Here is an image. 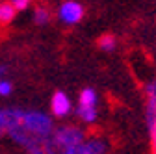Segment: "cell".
I'll return each instance as SVG.
<instances>
[{"label": "cell", "instance_id": "obj_1", "mask_svg": "<svg viewBox=\"0 0 156 154\" xmlns=\"http://www.w3.org/2000/svg\"><path fill=\"white\" fill-rule=\"evenodd\" d=\"M8 136L26 150H35L43 147V143L54 132V121L45 111L8 108Z\"/></svg>", "mask_w": 156, "mask_h": 154}, {"label": "cell", "instance_id": "obj_2", "mask_svg": "<svg viewBox=\"0 0 156 154\" xmlns=\"http://www.w3.org/2000/svg\"><path fill=\"white\" fill-rule=\"evenodd\" d=\"M86 139V132L74 124H65L60 128H54L50 138L43 143L47 154H63L69 149H74Z\"/></svg>", "mask_w": 156, "mask_h": 154}, {"label": "cell", "instance_id": "obj_3", "mask_svg": "<svg viewBox=\"0 0 156 154\" xmlns=\"http://www.w3.org/2000/svg\"><path fill=\"white\" fill-rule=\"evenodd\" d=\"M58 19L67 26H74L84 19V6L76 0H65L58 8Z\"/></svg>", "mask_w": 156, "mask_h": 154}, {"label": "cell", "instance_id": "obj_4", "mask_svg": "<svg viewBox=\"0 0 156 154\" xmlns=\"http://www.w3.org/2000/svg\"><path fill=\"white\" fill-rule=\"evenodd\" d=\"M106 150H108V145L104 139L93 138V139H84L80 145L65 150L63 154H106Z\"/></svg>", "mask_w": 156, "mask_h": 154}, {"label": "cell", "instance_id": "obj_5", "mask_svg": "<svg viewBox=\"0 0 156 154\" xmlns=\"http://www.w3.org/2000/svg\"><path fill=\"white\" fill-rule=\"evenodd\" d=\"M50 111L58 119L67 117V115L73 111V102L69 99V95L63 93V91H56L52 95V99H50Z\"/></svg>", "mask_w": 156, "mask_h": 154}, {"label": "cell", "instance_id": "obj_6", "mask_svg": "<svg viewBox=\"0 0 156 154\" xmlns=\"http://www.w3.org/2000/svg\"><path fill=\"white\" fill-rule=\"evenodd\" d=\"M145 93H147L145 121H147V128H151L152 124H156V93H152V91H145Z\"/></svg>", "mask_w": 156, "mask_h": 154}, {"label": "cell", "instance_id": "obj_7", "mask_svg": "<svg viewBox=\"0 0 156 154\" xmlns=\"http://www.w3.org/2000/svg\"><path fill=\"white\" fill-rule=\"evenodd\" d=\"M76 117L80 119L86 124H93L99 117V111H97V106H76Z\"/></svg>", "mask_w": 156, "mask_h": 154}, {"label": "cell", "instance_id": "obj_8", "mask_svg": "<svg viewBox=\"0 0 156 154\" xmlns=\"http://www.w3.org/2000/svg\"><path fill=\"white\" fill-rule=\"evenodd\" d=\"M17 17V8L9 2V0H6V2H0V24H9L13 23V19Z\"/></svg>", "mask_w": 156, "mask_h": 154}, {"label": "cell", "instance_id": "obj_9", "mask_svg": "<svg viewBox=\"0 0 156 154\" xmlns=\"http://www.w3.org/2000/svg\"><path fill=\"white\" fill-rule=\"evenodd\" d=\"M50 19H52V15H50V9L47 6L39 4V6L34 8V23L37 26H47L50 23Z\"/></svg>", "mask_w": 156, "mask_h": 154}, {"label": "cell", "instance_id": "obj_10", "mask_svg": "<svg viewBox=\"0 0 156 154\" xmlns=\"http://www.w3.org/2000/svg\"><path fill=\"white\" fill-rule=\"evenodd\" d=\"M97 102H99V95L91 87L82 89L80 95H78V104L80 106H97Z\"/></svg>", "mask_w": 156, "mask_h": 154}, {"label": "cell", "instance_id": "obj_11", "mask_svg": "<svg viewBox=\"0 0 156 154\" xmlns=\"http://www.w3.org/2000/svg\"><path fill=\"white\" fill-rule=\"evenodd\" d=\"M97 45H99V48L102 52H112L115 48V45H117V39L112 33H102L99 39H97Z\"/></svg>", "mask_w": 156, "mask_h": 154}, {"label": "cell", "instance_id": "obj_12", "mask_svg": "<svg viewBox=\"0 0 156 154\" xmlns=\"http://www.w3.org/2000/svg\"><path fill=\"white\" fill-rule=\"evenodd\" d=\"M13 93V84L8 80V78H0V97L6 99Z\"/></svg>", "mask_w": 156, "mask_h": 154}, {"label": "cell", "instance_id": "obj_13", "mask_svg": "<svg viewBox=\"0 0 156 154\" xmlns=\"http://www.w3.org/2000/svg\"><path fill=\"white\" fill-rule=\"evenodd\" d=\"M8 123H9L8 108H0V136H6V132H8Z\"/></svg>", "mask_w": 156, "mask_h": 154}, {"label": "cell", "instance_id": "obj_14", "mask_svg": "<svg viewBox=\"0 0 156 154\" xmlns=\"http://www.w3.org/2000/svg\"><path fill=\"white\" fill-rule=\"evenodd\" d=\"M9 2L17 8V11H24V9H28L32 6L34 0H9Z\"/></svg>", "mask_w": 156, "mask_h": 154}, {"label": "cell", "instance_id": "obj_15", "mask_svg": "<svg viewBox=\"0 0 156 154\" xmlns=\"http://www.w3.org/2000/svg\"><path fill=\"white\" fill-rule=\"evenodd\" d=\"M149 134H151V150H152V154H156V124H152L149 128Z\"/></svg>", "mask_w": 156, "mask_h": 154}, {"label": "cell", "instance_id": "obj_16", "mask_svg": "<svg viewBox=\"0 0 156 154\" xmlns=\"http://www.w3.org/2000/svg\"><path fill=\"white\" fill-rule=\"evenodd\" d=\"M8 65H4V63H0V78H6L8 76Z\"/></svg>", "mask_w": 156, "mask_h": 154}, {"label": "cell", "instance_id": "obj_17", "mask_svg": "<svg viewBox=\"0 0 156 154\" xmlns=\"http://www.w3.org/2000/svg\"><path fill=\"white\" fill-rule=\"evenodd\" d=\"M145 91H152V93H156V80H154V82H151V84H147Z\"/></svg>", "mask_w": 156, "mask_h": 154}, {"label": "cell", "instance_id": "obj_18", "mask_svg": "<svg viewBox=\"0 0 156 154\" xmlns=\"http://www.w3.org/2000/svg\"><path fill=\"white\" fill-rule=\"evenodd\" d=\"M32 154H47V152H45V149H43V147H39V149L32 150Z\"/></svg>", "mask_w": 156, "mask_h": 154}]
</instances>
